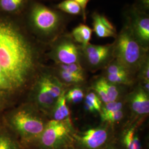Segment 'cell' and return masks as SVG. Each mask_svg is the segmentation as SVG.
<instances>
[{"instance_id":"cell-26","label":"cell","mask_w":149,"mask_h":149,"mask_svg":"<svg viewBox=\"0 0 149 149\" xmlns=\"http://www.w3.org/2000/svg\"><path fill=\"white\" fill-rule=\"evenodd\" d=\"M56 68L72 74L85 76L86 71L79 63L70 64H55Z\"/></svg>"},{"instance_id":"cell-14","label":"cell","mask_w":149,"mask_h":149,"mask_svg":"<svg viewBox=\"0 0 149 149\" xmlns=\"http://www.w3.org/2000/svg\"><path fill=\"white\" fill-rule=\"evenodd\" d=\"M100 79L106 92L109 102L120 101L125 98L128 95L127 88H129V86L111 83L102 76H100Z\"/></svg>"},{"instance_id":"cell-5","label":"cell","mask_w":149,"mask_h":149,"mask_svg":"<svg viewBox=\"0 0 149 149\" xmlns=\"http://www.w3.org/2000/svg\"><path fill=\"white\" fill-rule=\"evenodd\" d=\"M113 125L106 123L84 131L75 130L72 146L76 149H102L113 141Z\"/></svg>"},{"instance_id":"cell-18","label":"cell","mask_w":149,"mask_h":149,"mask_svg":"<svg viewBox=\"0 0 149 149\" xmlns=\"http://www.w3.org/2000/svg\"><path fill=\"white\" fill-rule=\"evenodd\" d=\"M107 81L121 85L130 87L135 84L136 78L128 72L119 73L115 74H104L102 75Z\"/></svg>"},{"instance_id":"cell-32","label":"cell","mask_w":149,"mask_h":149,"mask_svg":"<svg viewBox=\"0 0 149 149\" xmlns=\"http://www.w3.org/2000/svg\"><path fill=\"white\" fill-rule=\"evenodd\" d=\"M76 2L80 5L82 11L83 12V16H82V20L84 23H86L87 19V13H86V8L87 5L90 1V0H74Z\"/></svg>"},{"instance_id":"cell-7","label":"cell","mask_w":149,"mask_h":149,"mask_svg":"<svg viewBox=\"0 0 149 149\" xmlns=\"http://www.w3.org/2000/svg\"><path fill=\"white\" fill-rule=\"evenodd\" d=\"M13 127L21 139L27 144L33 143L42 133L47 122H45L37 113L22 110L13 116Z\"/></svg>"},{"instance_id":"cell-17","label":"cell","mask_w":149,"mask_h":149,"mask_svg":"<svg viewBox=\"0 0 149 149\" xmlns=\"http://www.w3.org/2000/svg\"><path fill=\"white\" fill-rule=\"evenodd\" d=\"M92 32V29L85 23H80L74 27L70 34L76 43L84 47L90 43Z\"/></svg>"},{"instance_id":"cell-20","label":"cell","mask_w":149,"mask_h":149,"mask_svg":"<svg viewBox=\"0 0 149 149\" xmlns=\"http://www.w3.org/2000/svg\"><path fill=\"white\" fill-rule=\"evenodd\" d=\"M85 96L84 90L81 86H74L68 88L65 93L66 102L72 104L81 102L84 100Z\"/></svg>"},{"instance_id":"cell-9","label":"cell","mask_w":149,"mask_h":149,"mask_svg":"<svg viewBox=\"0 0 149 149\" xmlns=\"http://www.w3.org/2000/svg\"><path fill=\"white\" fill-rule=\"evenodd\" d=\"M124 23L134 37L146 49H149V14L139 11L133 5L127 6L123 11Z\"/></svg>"},{"instance_id":"cell-34","label":"cell","mask_w":149,"mask_h":149,"mask_svg":"<svg viewBox=\"0 0 149 149\" xmlns=\"http://www.w3.org/2000/svg\"><path fill=\"white\" fill-rule=\"evenodd\" d=\"M66 149H76L74 148V147L73 146H70L69 148H67Z\"/></svg>"},{"instance_id":"cell-23","label":"cell","mask_w":149,"mask_h":149,"mask_svg":"<svg viewBox=\"0 0 149 149\" xmlns=\"http://www.w3.org/2000/svg\"><path fill=\"white\" fill-rule=\"evenodd\" d=\"M126 99H123L117 101L109 102L102 105L100 114H106L111 112H117L127 108Z\"/></svg>"},{"instance_id":"cell-16","label":"cell","mask_w":149,"mask_h":149,"mask_svg":"<svg viewBox=\"0 0 149 149\" xmlns=\"http://www.w3.org/2000/svg\"><path fill=\"white\" fill-rule=\"evenodd\" d=\"M67 89V88H66ZM66 90L64 91L62 94L59 97L54 107L51 116L52 119L56 121L71 120L70 112L67 105L65 93Z\"/></svg>"},{"instance_id":"cell-15","label":"cell","mask_w":149,"mask_h":149,"mask_svg":"<svg viewBox=\"0 0 149 149\" xmlns=\"http://www.w3.org/2000/svg\"><path fill=\"white\" fill-rule=\"evenodd\" d=\"M52 70L58 79L67 88L74 86H81L85 82V76L72 74L56 66Z\"/></svg>"},{"instance_id":"cell-2","label":"cell","mask_w":149,"mask_h":149,"mask_svg":"<svg viewBox=\"0 0 149 149\" xmlns=\"http://www.w3.org/2000/svg\"><path fill=\"white\" fill-rule=\"evenodd\" d=\"M71 17L55 8L34 2L29 6L27 20L31 31L42 41L50 44L66 32Z\"/></svg>"},{"instance_id":"cell-1","label":"cell","mask_w":149,"mask_h":149,"mask_svg":"<svg viewBox=\"0 0 149 149\" xmlns=\"http://www.w3.org/2000/svg\"><path fill=\"white\" fill-rule=\"evenodd\" d=\"M27 31L0 17V66L12 89L25 85L39 65L40 53Z\"/></svg>"},{"instance_id":"cell-21","label":"cell","mask_w":149,"mask_h":149,"mask_svg":"<svg viewBox=\"0 0 149 149\" xmlns=\"http://www.w3.org/2000/svg\"><path fill=\"white\" fill-rule=\"evenodd\" d=\"M85 108L90 112H100L102 102L94 92H88L84 98Z\"/></svg>"},{"instance_id":"cell-11","label":"cell","mask_w":149,"mask_h":149,"mask_svg":"<svg viewBox=\"0 0 149 149\" xmlns=\"http://www.w3.org/2000/svg\"><path fill=\"white\" fill-rule=\"evenodd\" d=\"M39 76L34 90L35 101L40 109L51 115L57 100L54 97L49 84V71Z\"/></svg>"},{"instance_id":"cell-30","label":"cell","mask_w":149,"mask_h":149,"mask_svg":"<svg viewBox=\"0 0 149 149\" xmlns=\"http://www.w3.org/2000/svg\"><path fill=\"white\" fill-rule=\"evenodd\" d=\"M12 89L3 70L0 66V91L10 90Z\"/></svg>"},{"instance_id":"cell-19","label":"cell","mask_w":149,"mask_h":149,"mask_svg":"<svg viewBox=\"0 0 149 149\" xmlns=\"http://www.w3.org/2000/svg\"><path fill=\"white\" fill-rule=\"evenodd\" d=\"M55 8L69 16H83L80 5L74 0H63L55 6Z\"/></svg>"},{"instance_id":"cell-8","label":"cell","mask_w":149,"mask_h":149,"mask_svg":"<svg viewBox=\"0 0 149 149\" xmlns=\"http://www.w3.org/2000/svg\"><path fill=\"white\" fill-rule=\"evenodd\" d=\"M50 45L48 56L55 64H80L81 45L74 41L69 32L66 31Z\"/></svg>"},{"instance_id":"cell-10","label":"cell","mask_w":149,"mask_h":149,"mask_svg":"<svg viewBox=\"0 0 149 149\" xmlns=\"http://www.w3.org/2000/svg\"><path fill=\"white\" fill-rule=\"evenodd\" d=\"M132 119L142 120L149 114V93L138 84L125 97Z\"/></svg>"},{"instance_id":"cell-28","label":"cell","mask_w":149,"mask_h":149,"mask_svg":"<svg viewBox=\"0 0 149 149\" xmlns=\"http://www.w3.org/2000/svg\"><path fill=\"white\" fill-rule=\"evenodd\" d=\"M102 70L103 71V74H115L119 73L128 72L127 70L115 59H114Z\"/></svg>"},{"instance_id":"cell-31","label":"cell","mask_w":149,"mask_h":149,"mask_svg":"<svg viewBox=\"0 0 149 149\" xmlns=\"http://www.w3.org/2000/svg\"><path fill=\"white\" fill-rule=\"evenodd\" d=\"M132 5L139 11L149 13V0H135Z\"/></svg>"},{"instance_id":"cell-33","label":"cell","mask_w":149,"mask_h":149,"mask_svg":"<svg viewBox=\"0 0 149 149\" xmlns=\"http://www.w3.org/2000/svg\"><path fill=\"white\" fill-rule=\"evenodd\" d=\"M124 149L123 148L122 146L120 145V146H119L117 144H114L113 143V141L110 143L109 144H108V145H107L106 147H104L103 149Z\"/></svg>"},{"instance_id":"cell-22","label":"cell","mask_w":149,"mask_h":149,"mask_svg":"<svg viewBox=\"0 0 149 149\" xmlns=\"http://www.w3.org/2000/svg\"><path fill=\"white\" fill-rule=\"evenodd\" d=\"M128 108V107H127ZM127 114V108L117 112H111L100 114L102 123H106L113 125L124 120Z\"/></svg>"},{"instance_id":"cell-24","label":"cell","mask_w":149,"mask_h":149,"mask_svg":"<svg viewBox=\"0 0 149 149\" xmlns=\"http://www.w3.org/2000/svg\"><path fill=\"white\" fill-rule=\"evenodd\" d=\"M27 0H0V9L7 12H13L19 10Z\"/></svg>"},{"instance_id":"cell-13","label":"cell","mask_w":149,"mask_h":149,"mask_svg":"<svg viewBox=\"0 0 149 149\" xmlns=\"http://www.w3.org/2000/svg\"><path fill=\"white\" fill-rule=\"evenodd\" d=\"M125 127L120 135V144L124 149H142L139 137V120H133Z\"/></svg>"},{"instance_id":"cell-6","label":"cell","mask_w":149,"mask_h":149,"mask_svg":"<svg viewBox=\"0 0 149 149\" xmlns=\"http://www.w3.org/2000/svg\"><path fill=\"white\" fill-rule=\"evenodd\" d=\"M114 59L113 43L106 45L90 43L84 47L81 45L80 64L86 71L103 70Z\"/></svg>"},{"instance_id":"cell-27","label":"cell","mask_w":149,"mask_h":149,"mask_svg":"<svg viewBox=\"0 0 149 149\" xmlns=\"http://www.w3.org/2000/svg\"><path fill=\"white\" fill-rule=\"evenodd\" d=\"M139 83L149 82V57L145 60L136 75Z\"/></svg>"},{"instance_id":"cell-29","label":"cell","mask_w":149,"mask_h":149,"mask_svg":"<svg viewBox=\"0 0 149 149\" xmlns=\"http://www.w3.org/2000/svg\"><path fill=\"white\" fill-rule=\"evenodd\" d=\"M0 149H20L18 144L8 135H0Z\"/></svg>"},{"instance_id":"cell-3","label":"cell","mask_w":149,"mask_h":149,"mask_svg":"<svg viewBox=\"0 0 149 149\" xmlns=\"http://www.w3.org/2000/svg\"><path fill=\"white\" fill-rule=\"evenodd\" d=\"M114 39L113 43L114 59L136 78L140 68L149 57V50L136 39L125 23Z\"/></svg>"},{"instance_id":"cell-12","label":"cell","mask_w":149,"mask_h":149,"mask_svg":"<svg viewBox=\"0 0 149 149\" xmlns=\"http://www.w3.org/2000/svg\"><path fill=\"white\" fill-rule=\"evenodd\" d=\"M93 32L99 38H115L117 35V28L105 15L94 11L91 15Z\"/></svg>"},{"instance_id":"cell-25","label":"cell","mask_w":149,"mask_h":149,"mask_svg":"<svg viewBox=\"0 0 149 149\" xmlns=\"http://www.w3.org/2000/svg\"><path fill=\"white\" fill-rule=\"evenodd\" d=\"M91 88L94 91V92L100 98L103 104H105L109 102L106 92L104 86L102 84L100 77H99L97 80L93 82L91 87Z\"/></svg>"},{"instance_id":"cell-4","label":"cell","mask_w":149,"mask_h":149,"mask_svg":"<svg viewBox=\"0 0 149 149\" xmlns=\"http://www.w3.org/2000/svg\"><path fill=\"white\" fill-rule=\"evenodd\" d=\"M75 132L72 121H48L39 138L33 143L39 149H66L73 144Z\"/></svg>"}]
</instances>
